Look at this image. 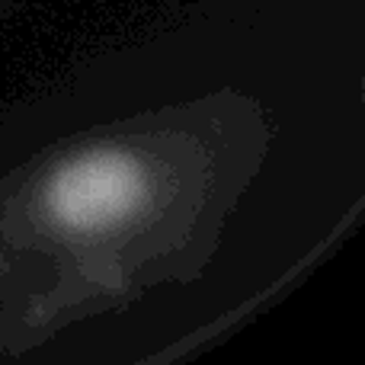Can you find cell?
<instances>
[{
  "mask_svg": "<svg viewBox=\"0 0 365 365\" xmlns=\"http://www.w3.org/2000/svg\"><path fill=\"white\" fill-rule=\"evenodd\" d=\"M269 109L218 87L83 128L0 177V353L205 276L269 158Z\"/></svg>",
  "mask_w": 365,
  "mask_h": 365,
  "instance_id": "6da1fadb",
  "label": "cell"
}]
</instances>
